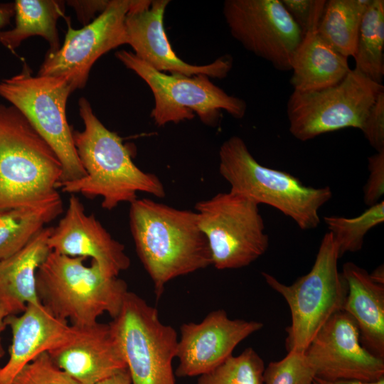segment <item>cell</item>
Returning <instances> with one entry per match:
<instances>
[{
	"label": "cell",
	"mask_w": 384,
	"mask_h": 384,
	"mask_svg": "<svg viewBox=\"0 0 384 384\" xmlns=\"http://www.w3.org/2000/svg\"><path fill=\"white\" fill-rule=\"evenodd\" d=\"M129 204V228L136 251L157 299L169 282L212 265L196 211L149 198H137Z\"/></svg>",
	"instance_id": "1"
},
{
	"label": "cell",
	"mask_w": 384,
	"mask_h": 384,
	"mask_svg": "<svg viewBox=\"0 0 384 384\" xmlns=\"http://www.w3.org/2000/svg\"><path fill=\"white\" fill-rule=\"evenodd\" d=\"M78 105L85 128L73 131V138L86 175L60 182L62 191L89 198L100 196L102 207L108 210L121 203H131L138 192L164 198L165 188L158 176L136 166L122 139L99 120L88 100L81 97Z\"/></svg>",
	"instance_id": "2"
},
{
	"label": "cell",
	"mask_w": 384,
	"mask_h": 384,
	"mask_svg": "<svg viewBox=\"0 0 384 384\" xmlns=\"http://www.w3.org/2000/svg\"><path fill=\"white\" fill-rule=\"evenodd\" d=\"M63 167L26 117L0 104V213L62 203Z\"/></svg>",
	"instance_id": "3"
},
{
	"label": "cell",
	"mask_w": 384,
	"mask_h": 384,
	"mask_svg": "<svg viewBox=\"0 0 384 384\" xmlns=\"http://www.w3.org/2000/svg\"><path fill=\"white\" fill-rule=\"evenodd\" d=\"M86 257L50 251L36 275L41 304L56 318L85 326L107 313L114 319L128 292L127 283L105 276L97 265H85Z\"/></svg>",
	"instance_id": "4"
},
{
	"label": "cell",
	"mask_w": 384,
	"mask_h": 384,
	"mask_svg": "<svg viewBox=\"0 0 384 384\" xmlns=\"http://www.w3.org/2000/svg\"><path fill=\"white\" fill-rule=\"evenodd\" d=\"M218 155L219 172L230 191L276 208L302 230L319 226V210L332 197L329 186H306L291 174L260 164L238 136L226 139Z\"/></svg>",
	"instance_id": "5"
},
{
	"label": "cell",
	"mask_w": 384,
	"mask_h": 384,
	"mask_svg": "<svg viewBox=\"0 0 384 384\" xmlns=\"http://www.w3.org/2000/svg\"><path fill=\"white\" fill-rule=\"evenodd\" d=\"M338 249L331 233L320 243L311 270L290 285L262 272L266 283L286 300L291 324L286 328L287 352L304 353L316 333L336 311L342 310L348 284L338 269Z\"/></svg>",
	"instance_id": "6"
},
{
	"label": "cell",
	"mask_w": 384,
	"mask_h": 384,
	"mask_svg": "<svg viewBox=\"0 0 384 384\" xmlns=\"http://www.w3.org/2000/svg\"><path fill=\"white\" fill-rule=\"evenodd\" d=\"M116 57L149 87L154 98L151 117L159 127L191 120L196 115L203 124L215 127L222 110L235 119L245 115V101L228 95L206 75L186 76L161 73L133 52L124 50L117 52Z\"/></svg>",
	"instance_id": "7"
},
{
	"label": "cell",
	"mask_w": 384,
	"mask_h": 384,
	"mask_svg": "<svg viewBox=\"0 0 384 384\" xmlns=\"http://www.w3.org/2000/svg\"><path fill=\"white\" fill-rule=\"evenodd\" d=\"M72 92L65 78L33 76L27 65L20 73L0 80V96L26 117L58 156L63 167L60 182L86 175L66 117V103Z\"/></svg>",
	"instance_id": "8"
},
{
	"label": "cell",
	"mask_w": 384,
	"mask_h": 384,
	"mask_svg": "<svg viewBox=\"0 0 384 384\" xmlns=\"http://www.w3.org/2000/svg\"><path fill=\"white\" fill-rule=\"evenodd\" d=\"M132 384H176L172 363L178 335L163 324L156 308L128 291L118 315L110 323Z\"/></svg>",
	"instance_id": "9"
},
{
	"label": "cell",
	"mask_w": 384,
	"mask_h": 384,
	"mask_svg": "<svg viewBox=\"0 0 384 384\" xmlns=\"http://www.w3.org/2000/svg\"><path fill=\"white\" fill-rule=\"evenodd\" d=\"M217 270L247 267L265 253L269 237L259 205L231 191L219 193L195 206Z\"/></svg>",
	"instance_id": "10"
},
{
	"label": "cell",
	"mask_w": 384,
	"mask_h": 384,
	"mask_svg": "<svg viewBox=\"0 0 384 384\" xmlns=\"http://www.w3.org/2000/svg\"><path fill=\"white\" fill-rule=\"evenodd\" d=\"M383 84L355 69L337 84L323 89L294 91L287 102L289 130L299 141L346 128L361 129Z\"/></svg>",
	"instance_id": "11"
},
{
	"label": "cell",
	"mask_w": 384,
	"mask_h": 384,
	"mask_svg": "<svg viewBox=\"0 0 384 384\" xmlns=\"http://www.w3.org/2000/svg\"><path fill=\"white\" fill-rule=\"evenodd\" d=\"M223 14L232 36L280 71L291 70L303 33L281 0H226Z\"/></svg>",
	"instance_id": "12"
},
{
	"label": "cell",
	"mask_w": 384,
	"mask_h": 384,
	"mask_svg": "<svg viewBox=\"0 0 384 384\" xmlns=\"http://www.w3.org/2000/svg\"><path fill=\"white\" fill-rule=\"evenodd\" d=\"M133 0H111L105 9L80 29L68 22L59 49L47 53L38 75L63 77L73 92L85 87L95 61L108 51L127 44L125 19Z\"/></svg>",
	"instance_id": "13"
},
{
	"label": "cell",
	"mask_w": 384,
	"mask_h": 384,
	"mask_svg": "<svg viewBox=\"0 0 384 384\" xmlns=\"http://www.w3.org/2000/svg\"><path fill=\"white\" fill-rule=\"evenodd\" d=\"M304 353L320 379L375 382L384 377V359L361 344L356 321L343 309L326 321Z\"/></svg>",
	"instance_id": "14"
},
{
	"label": "cell",
	"mask_w": 384,
	"mask_h": 384,
	"mask_svg": "<svg viewBox=\"0 0 384 384\" xmlns=\"http://www.w3.org/2000/svg\"><path fill=\"white\" fill-rule=\"evenodd\" d=\"M169 0H133L125 19L127 44L134 54L154 69L186 76L206 75L222 79L233 67L230 55L202 65H191L174 51L167 38L164 18Z\"/></svg>",
	"instance_id": "15"
},
{
	"label": "cell",
	"mask_w": 384,
	"mask_h": 384,
	"mask_svg": "<svg viewBox=\"0 0 384 384\" xmlns=\"http://www.w3.org/2000/svg\"><path fill=\"white\" fill-rule=\"evenodd\" d=\"M263 326L260 321L230 319L223 309L212 311L199 323L182 324L175 375L195 377L211 371L233 356L240 342Z\"/></svg>",
	"instance_id": "16"
},
{
	"label": "cell",
	"mask_w": 384,
	"mask_h": 384,
	"mask_svg": "<svg viewBox=\"0 0 384 384\" xmlns=\"http://www.w3.org/2000/svg\"><path fill=\"white\" fill-rule=\"evenodd\" d=\"M48 245L59 254L92 258L109 277H117L130 266L124 245L111 236L95 215L85 213L75 194L69 198L64 216L52 228Z\"/></svg>",
	"instance_id": "17"
},
{
	"label": "cell",
	"mask_w": 384,
	"mask_h": 384,
	"mask_svg": "<svg viewBox=\"0 0 384 384\" xmlns=\"http://www.w3.org/2000/svg\"><path fill=\"white\" fill-rule=\"evenodd\" d=\"M71 338L48 352L78 384H97L127 368L110 324L74 326Z\"/></svg>",
	"instance_id": "18"
},
{
	"label": "cell",
	"mask_w": 384,
	"mask_h": 384,
	"mask_svg": "<svg viewBox=\"0 0 384 384\" xmlns=\"http://www.w3.org/2000/svg\"><path fill=\"white\" fill-rule=\"evenodd\" d=\"M5 322L12 340L9 358L0 367V384H11L25 366L68 341L75 331L73 326L56 318L41 304H28L22 313L6 316Z\"/></svg>",
	"instance_id": "19"
},
{
	"label": "cell",
	"mask_w": 384,
	"mask_h": 384,
	"mask_svg": "<svg viewBox=\"0 0 384 384\" xmlns=\"http://www.w3.org/2000/svg\"><path fill=\"white\" fill-rule=\"evenodd\" d=\"M342 273L348 284L343 309L356 321L361 344L384 359V284L352 262L343 265Z\"/></svg>",
	"instance_id": "20"
},
{
	"label": "cell",
	"mask_w": 384,
	"mask_h": 384,
	"mask_svg": "<svg viewBox=\"0 0 384 384\" xmlns=\"http://www.w3.org/2000/svg\"><path fill=\"white\" fill-rule=\"evenodd\" d=\"M53 227L44 228L26 246L0 261V302L9 304L15 314L28 304H40L36 292V272L51 251L48 239Z\"/></svg>",
	"instance_id": "21"
},
{
	"label": "cell",
	"mask_w": 384,
	"mask_h": 384,
	"mask_svg": "<svg viewBox=\"0 0 384 384\" xmlns=\"http://www.w3.org/2000/svg\"><path fill=\"white\" fill-rule=\"evenodd\" d=\"M351 70L348 58L314 31L303 36L294 55L290 84L294 91L317 90L337 84Z\"/></svg>",
	"instance_id": "22"
},
{
	"label": "cell",
	"mask_w": 384,
	"mask_h": 384,
	"mask_svg": "<svg viewBox=\"0 0 384 384\" xmlns=\"http://www.w3.org/2000/svg\"><path fill=\"white\" fill-rule=\"evenodd\" d=\"M14 5L16 25L0 31V43L15 53V49L26 38L40 36L50 46L48 53L60 48L57 21L64 16V3L53 0H16Z\"/></svg>",
	"instance_id": "23"
},
{
	"label": "cell",
	"mask_w": 384,
	"mask_h": 384,
	"mask_svg": "<svg viewBox=\"0 0 384 384\" xmlns=\"http://www.w3.org/2000/svg\"><path fill=\"white\" fill-rule=\"evenodd\" d=\"M371 0H329L319 23L318 34L337 52L353 57L363 17Z\"/></svg>",
	"instance_id": "24"
},
{
	"label": "cell",
	"mask_w": 384,
	"mask_h": 384,
	"mask_svg": "<svg viewBox=\"0 0 384 384\" xmlns=\"http://www.w3.org/2000/svg\"><path fill=\"white\" fill-rule=\"evenodd\" d=\"M63 202L0 213V261L19 252L63 212Z\"/></svg>",
	"instance_id": "25"
},
{
	"label": "cell",
	"mask_w": 384,
	"mask_h": 384,
	"mask_svg": "<svg viewBox=\"0 0 384 384\" xmlns=\"http://www.w3.org/2000/svg\"><path fill=\"white\" fill-rule=\"evenodd\" d=\"M384 1L371 0L362 19L356 52L355 70L382 84L384 76Z\"/></svg>",
	"instance_id": "26"
},
{
	"label": "cell",
	"mask_w": 384,
	"mask_h": 384,
	"mask_svg": "<svg viewBox=\"0 0 384 384\" xmlns=\"http://www.w3.org/2000/svg\"><path fill=\"white\" fill-rule=\"evenodd\" d=\"M324 220L332 235L341 258L346 252L361 250L367 233L384 221V201L382 200L369 206L354 218L325 216Z\"/></svg>",
	"instance_id": "27"
},
{
	"label": "cell",
	"mask_w": 384,
	"mask_h": 384,
	"mask_svg": "<svg viewBox=\"0 0 384 384\" xmlns=\"http://www.w3.org/2000/svg\"><path fill=\"white\" fill-rule=\"evenodd\" d=\"M264 370L262 358L254 348L248 347L198 376L196 384H263Z\"/></svg>",
	"instance_id": "28"
},
{
	"label": "cell",
	"mask_w": 384,
	"mask_h": 384,
	"mask_svg": "<svg viewBox=\"0 0 384 384\" xmlns=\"http://www.w3.org/2000/svg\"><path fill=\"white\" fill-rule=\"evenodd\" d=\"M314 378L304 353L290 351L282 359L265 368L263 384H313Z\"/></svg>",
	"instance_id": "29"
},
{
	"label": "cell",
	"mask_w": 384,
	"mask_h": 384,
	"mask_svg": "<svg viewBox=\"0 0 384 384\" xmlns=\"http://www.w3.org/2000/svg\"><path fill=\"white\" fill-rule=\"evenodd\" d=\"M11 384H78L51 360L48 352L25 366Z\"/></svg>",
	"instance_id": "30"
},
{
	"label": "cell",
	"mask_w": 384,
	"mask_h": 384,
	"mask_svg": "<svg viewBox=\"0 0 384 384\" xmlns=\"http://www.w3.org/2000/svg\"><path fill=\"white\" fill-rule=\"evenodd\" d=\"M303 35L316 31L322 16L325 0H281Z\"/></svg>",
	"instance_id": "31"
},
{
	"label": "cell",
	"mask_w": 384,
	"mask_h": 384,
	"mask_svg": "<svg viewBox=\"0 0 384 384\" xmlns=\"http://www.w3.org/2000/svg\"><path fill=\"white\" fill-rule=\"evenodd\" d=\"M370 145L376 150H384V91L370 108L361 128Z\"/></svg>",
	"instance_id": "32"
},
{
	"label": "cell",
	"mask_w": 384,
	"mask_h": 384,
	"mask_svg": "<svg viewBox=\"0 0 384 384\" xmlns=\"http://www.w3.org/2000/svg\"><path fill=\"white\" fill-rule=\"evenodd\" d=\"M368 178L363 187V201L371 206L380 201L384 193V150L368 158Z\"/></svg>",
	"instance_id": "33"
},
{
	"label": "cell",
	"mask_w": 384,
	"mask_h": 384,
	"mask_svg": "<svg viewBox=\"0 0 384 384\" xmlns=\"http://www.w3.org/2000/svg\"><path fill=\"white\" fill-rule=\"evenodd\" d=\"M109 1H71L69 4L75 9L80 21L85 23L93 14L101 13L107 6Z\"/></svg>",
	"instance_id": "34"
},
{
	"label": "cell",
	"mask_w": 384,
	"mask_h": 384,
	"mask_svg": "<svg viewBox=\"0 0 384 384\" xmlns=\"http://www.w3.org/2000/svg\"><path fill=\"white\" fill-rule=\"evenodd\" d=\"M11 314H15L13 309L6 303L0 302V360L5 353L1 341V334L6 326L5 319L6 316Z\"/></svg>",
	"instance_id": "35"
},
{
	"label": "cell",
	"mask_w": 384,
	"mask_h": 384,
	"mask_svg": "<svg viewBox=\"0 0 384 384\" xmlns=\"http://www.w3.org/2000/svg\"><path fill=\"white\" fill-rule=\"evenodd\" d=\"M97 384H132L127 369L122 370Z\"/></svg>",
	"instance_id": "36"
},
{
	"label": "cell",
	"mask_w": 384,
	"mask_h": 384,
	"mask_svg": "<svg viewBox=\"0 0 384 384\" xmlns=\"http://www.w3.org/2000/svg\"><path fill=\"white\" fill-rule=\"evenodd\" d=\"M14 14V5L1 4L0 5V31L10 23L11 18Z\"/></svg>",
	"instance_id": "37"
},
{
	"label": "cell",
	"mask_w": 384,
	"mask_h": 384,
	"mask_svg": "<svg viewBox=\"0 0 384 384\" xmlns=\"http://www.w3.org/2000/svg\"><path fill=\"white\" fill-rule=\"evenodd\" d=\"M313 384H384V377L375 382H361L352 380H326L315 377Z\"/></svg>",
	"instance_id": "38"
},
{
	"label": "cell",
	"mask_w": 384,
	"mask_h": 384,
	"mask_svg": "<svg viewBox=\"0 0 384 384\" xmlns=\"http://www.w3.org/2000/svg\"><path fill=\"white\" fill-rule=\"evenodd\" d=\"M370 275L375 281L384 284L383 265L378 267Z\"/></svg>",
	"instance_id": "39"
}]
</instances>
